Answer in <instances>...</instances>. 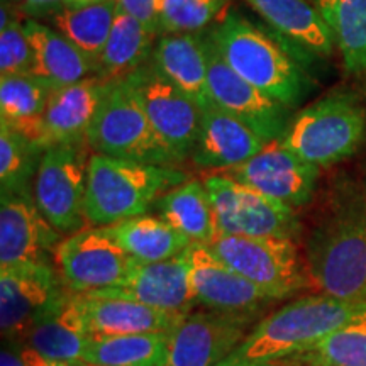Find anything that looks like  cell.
<instances>
[{
	"instance_id": "6da1fadb",
	"label": "cell",
	"mask_w": 366,
	"mask_h": 366,
	"mask_svg": "<svg viewBox=\"0 0 366 366\" xmlns=\"http://www.w3.org/2000/svg\"><path fill=\"white\" fill-rule=\"evenodd\" d=\"M365 312L366 300H342L324 294L305 297L256 324L227 358L283 361L326 340Z\"/></svg>"
},
{
	"instance_id": "7a4b0ae2",
	"label": "cell",
	"mask_w": 366,
	"mask_h": 366,
	"mask_svg": "<svg viewBox=\"0 0 366 366\" xmlns=\"http://www.w3.org/2000/svg\"><path fill=\"white\" fill-rule=\"evenodd\" d=\"M309 283L320 294L366 300V190L347 199L315 229L307 244Z\"/></svg>"
},
{
	"instance_id": "3957f363",
	"label": "cell",
	"mask_w": 366,
	"mask_h": 366,
	"mask_svg": "<svg viewBox=\"0 0 366 366\" xmlns=\"http://www.w3.org/2000/svg\"><path fill=\"white\" fill-rule=\"evenodd\" d=\"M185 182V173L172 167L90 154L85 194L86 222L107 227L144 216L159 197Z\"/></svg>"
},
{
	"instance_id": "277c9868",
	"label": "cell",
	"mask_w": 366,
	"mask_h": 366,
	"mask_svg": "<svg viewBox=\"0 0 366 366\" xmlns=\"http://www.w3.org/2000/svg\"><path fill=\"white\" fill-rule=\"evenodd\" d=\"M209 38L224 61L268 97L292 107L304 97L305 76L300 66L272 34L248 17L229 11Z\"/></svg>"
},
{
	"instance_id": "5b68a950",
	"label": "cell",
	"mask_w": 366,
	"mask_h": 366,
	"mask_svg": "<svg viewBox=\"0 0 366 366\" xmlns=\"http://www.w3.org/2000/svg\"><path fill=\"white\" fill-rule=\"evenodd\" d=\"M365 131L366 114L361 104L351 95L336 94L297 114L280 141L304 162L326 168L351 157Z\"/></svg>"
},
{
	"instance_id": "8992f818",
	"label": "cell",
	"mask_w": 366,
	"mask_h": 366,
	"mask_svg": "<svg viewBox=\"0 0 366 366\" xmlns=\"http://www.w3.org/2000/svg\"><path fill=\"white\" fill-rule=\"evenodd\" d=\"M94 153L129 162L173 163L151 126L139 99L124 80L112 81L86 132Z\"/></svg>"
},
{
	"instance_id": "52a82bcc",
	"label": "cell",
	"mask_w": 366,
	"mask_h": 366,
	"mask_svg": "<svg viewBox=\"0 0 366 366\" xmlns=\"http://www.w3.org/2000/svg\"><path fill=\"white\" fill-rule=\"evenodd\" d=\"M81 143L49 146L41 157L33 183L34 202L61 236L84 229L89 159Z\"/></svg>"
},
{
	"instance_id": "ba28073f",
	"label": "cell",
	"mask_w": 366,
	"mask_h": 366,
	"mask_svg": "<svg viewBox=\"0 0 366 366\" xmlns=\"http://www.w3.org/2000/svg\"><path fill=\"white\" fill-rule=\"evenodd\" d=\"M209 248L273 300L294 295L309 283L290 237L219 234Z\"/></svg>"
},
{
	"instance_id": "9c48e42d",
	"label": "cell",
	"mask_w": 366,
	"mask_h": 366,
	"mask_svg": "<svg viewBox=\"0 0 366 366\" xmlns=\"http://www.w3.org/2000/svg\"><path fill=\"white\" fill-rule=\"evenodd\" d=\"M51 264L0 268V329L4 340L22 341L39 320L56 312L70 295Z\"/></svg>"
},
{
	"instance_id": "30bf717a",
	"label": "cell",
	"mask_w": 366,
	"mask_h": 366,
	"mask_svg": "<svg viewBox=\"0 0 366 366\" xmlns=\"http://www.w3.org/2000/svg\"><path fill=\"white\" fill-rule=\"evenodd\" d=\"M214 210L219 234L294 237L299 221L290 205L249 189L231 177L216 173L204 180Z\"/></svg>"
},
{
	"instance_id": "8fae6325",
	"label": "cell",
	"mask_w": 366,
	"mask_h": 366,
	"mask_svg": "<svg viewBox=\"0 0 366 366\" xmlns=\"http://www.w3.org/2000/svg\"><path fill=\"white\" fill-rule=\"evenodd\" d=\"M143 105L151 126L170 153L173 163L183 162L194 151L202 121V109L148 61L124 79Z\"/></svg>"
},
{
	"instance_id": "7c38bea8",
	"label": "cell",
	"mask_w": 366,
	"mask_h": 366,
	"mask_svg": "<svg viewBox=\"0 0 366 366\" xmlns=\"http://www.w3.org/2000/svg\"><path fill=\"white\" fill-rule=\"evenodd\" d=\"M53 256L59 277L73 294L121 287L134 264L105 227L81 229L65 237Z\"/></svg>"
},
{
	"instance_id": "4fadbf2b",
	"label": "cell",
	"mask_w": 366,
	"mask_h": 366,
	"mask_svg": "<svg viewBox=\"0 0 366 366\" xmlns=\"http://www.w3.org/2000/svg\"><path fill=\"white\" fill-rule=\"evenodd\" d=\"M253 315L190 312L167 334L158 366H217L248 337Z\"/></svg>"
},
{
	"instance_id": "5bb4252c",
	"label": "cell",
	"mask_w": 366,
	"mask_h": 366,
	"mask_svg": "<svg viewBox=\"0 0 366 366\" xmlns=\"http://www.w3.org/2000/svg\"><path fill=\"white\" fill-rule=\"evenodd\" d=\"M205 38H207L209 90L214 105L244 122L267 143L282 139L288 127L285 105L268 97L267 94L237 75L219 54L209 38V33H205Z\"/></svg>"
},
{
	"instance_id": "9a60e30c",
	"label": "cell",
	"mask_w": 366,
	"mask_h": 366,
	"mask_svg": "<svg viewBox=\"0 0 366 366\" xmlns=\"http://www.w3.org/2000/svg\"><path fill=\"white\" fill-rule=\"evenodd\" d=\"M319 170L278 139L267 143L258 154L239 167L222 172V175L290 207H300L312 199Z\"/></svg>"
},
{
	"instance_id": "2e32d148",
	"label": "cell",
	"mask_w": 366,
	"mask_h": 366,
	"mask_svg": "<svg viewBox=\"0 0 366 366\" xmlns=\"http://www.w3.org/2000/svg\"><path fill=\"white\" fill-rule=\"evenodd\" d=\"M92 294L122 297L175 315L190 314L197 304L192 288L190 248L163 262H134L121 287Z\"/></svg>"
},
{
	"instance_id": "e0dca14e",
	"label": "cell",
	"mask_w": 366,
	"mask_h": 366,
	"mask_svg": "<svg viewBox=\"0 0 366 366\" xmlns=\"http://www.w3.org/2000/svg\"><path fill=\"white\" fill-rule=\"evenodd\" d=\"M61 234L41 214L33 195L2 194L0 199V268L48 262Z\"/></svg>"
},
{
	"instance_id": "ac0fdd59",
	"label": "cell",
	"mask_w": 366,
	"mask_h": 366,
	"mask_svg": "<svg viewBox=\"0 0 366 366\" xmlns=\"http://www.w3.org/2000/svg\"><path fill=\"white\" fill-rule=\"evenodd\" d=\"M192 288L197 304L226 314H251L273 299L224 263L205 244L190 246Z\"/></svg>"
},
{
	"instance_id": "d6986e66",
	"label": "cell",
	"mask_w": 366,
	"mask_h": 366,
	"mask_svg": "<svg viewBox=\"0 0 366 366\" xmlns=\"http://www.w3.org/2000/svg\"><path fill=\"white\" fill-rule=\"evenodd\" d=\"M81 327L89 336L170 332L185 315L148 307L136 300L100 294H73Z\"/></svg>"
},
{
	"instance_id": "ffe728a7",
	"label": "cell",
	"mask_w": 366,
	"mask_h": 366,
	"mask_svg": "<svg viewBox=\"0 0 366 366\" xmlns=\"http://www.w3.org/2000/svg\"><path fill=\"white\" fill-rule=\"evenodd\" d=\"M111 84L94 75L76 84L56 86L39 121L44 148L86 141V132Z\"/></svg>"
},
{
	"instance_id": "44dd1931",
	"label": "cell",
	"mask_w": 366,
	"mask_h": 366,
	"mask_svg": "<svg viewBox=\"0 0 366 366\" xmlns=\"http://www.w3.org/2000/svg\"><path fill=\"white\" fill-rule=\"evenodd\" d=\"M267 141L217 105L202 111L190 158L204 170L226 172L239 167L264 148Z\"/></svg>"
},
{
	"instance_id": "7402d4cb",
	"label": "cell",
	"mask_w": 366,
	"mask_h": 366,
	"mask_svg": "<svg viewBox=\"0 0 366 366\" xmlns=\"http://www.w3.org/2000/svg\"><path fill=\"white\" fill-rule=\"evenodd\" d=\"M149 61L202 111L212 107L205 33L162 34Z\"/></svg>"
},
{
	"instance_id": "603a6c76",
	"label": "cell",
	"mask_w": 366,
	"mask_h": 366,
	"mask_svg": "<svg viewBox=\"0 0 366 366\" xmlns=\"http://www.w3.org/2000/svg\"><path fill=\"white\" fill-rule=\"evenodd\" d=\"M297 49L326 58L336 46L319 9L309 0H244Z\"/></svg>"
},
{
	"instance_id": "cb8c5ba5",
	"label": "cell",
	"mask_w": 366,
	"mask_h": 366,
	"mask_svg": "<svg viewBox=\"0 0 366 366\" xmlns=\"http://www.w3.org/2000/svg\"><path fill=\"white\" fill-rule=\"evenodd\" d=\"M24 31L34 51L33 73L53 86L71 85L99 75L97 63L54 27L27 19L24 21Z\"/></svg>"
},
{
	"instance_id": "d4e9b609",
	"label": "cell",
	"mask_w": 366,
	"mask_h": 366,
	"mask_svg": "<svg viewBox=\"0 0 366 366\" xmlns=\"http://www.w3.org/2000/svg\"><path fill=\"white\" fill-rule=\"evenodd\" d=\"M158 217L175 227L192 244H212L219 236L216 210L204 182L190 180L157 200Z\"/></svg>"
},
{
	"instance_id": "484cf974",
	"label": "cell",
	"mask_w": 366,
	"mask_h": 366,
	"mask_svg": "<svg viewBox=\"0 0 366 366\" xmlns=\"http://www.w3.org/2000/svg\"><path fill=\"white\" fill-rule=\"evenodd\" d=\"M53 86L49 81L34 75L2 76L0 80V119L7 122L12 129L31 141L36 148L44 149L41 136V117L51 97Z\"/></svg>"
},
{
	"instance_id": "4316f807",
	"label": "cell",
	"mask_w": 366,
	"mask_h": 366,
	"mask_svg": "<svg viewBox=\"0 0 366 366\" xmlns=\"http://www.w3.org/2000/svg\"><path fill=\"white\" fill-rule=\"evenodd\" d=\"M119 246L137 263L170 259L189 249L192 242L162 217L137 216L105 227Z\"/></svg>"
},
{
	"instance_id": "83f0119b",
	"label": "cell",
	"mask_w": 366,
	"mask_h": 366,
	"mask_svg": "<svg viewBox=\"0 0 366 366\" xmlns=\"http://www.w3.org/2000/svg\"><path fill=\"white\" fill-rule=\"evenodd\" d=\"M73 294L56 312L39 320L27 332L24 345L54 363H84L90 336L81 327L80 315L73 304Z\"/></svg>"
},
{
	"instance_id": "f1b7e54d",
	"label": "cell",
	"mask_w": 366,
	"mask_h": 366,
	"mask_svg": "<svg viewBox=\"0 0 366 366\" xmlns=\"http://www.w3.org/2000/svg\"><path fill=\"white\" fill-rule=\"evenodd\" d=\"M154 36L144 24L119 9L99 61V75L109 81L124 80L151 59Z\"/></svg>"
},
{
	"instance_id": "f546056e",
	"label": "cell",
	"mask_w": 366,
	"mask_h": 366,
	"mask_svg": "<svg viewBox=\"0 0 366 366\" xmlns=\"http://www.w3.org/2000/svg\"><path fill=\"white\" fill-rule=\"evenodd\" d=\"M345 68L366 80V0H315Z\"/></svg>"
},
{
	"instance_id": "4dcf8cb0",
	"label": "cell",
	"mask_w": 366,
	"mask_h": 366,
	"mask_svg": "<svg viewBox=\"0 0 366 366\" xmlns=\"http://www.w3.org/2000/svg\"><path fill=\"white\" fill-rule=\"evenodd\" d=\"M119 11L117 0L65 7L53 16V27L99 65Z\"/></svg>"
},
{
	"instance_id": "1f68e13d",
	"label": "cell",
	"mask_w": 366,
	"mask_h": 366,
	"mask_svg": "<svg viewBox=\"0 0 366 366\" xmlns=\"http://www.w3.org/2000/svg\"><path fill=\"white\" fill-rule=\"evenodd\" d=\"M167 334L90 336L84 363L94 366H158L167 350Z\"/></svg>"
},
{
	"instance_id": "d6a6232c",
	"label": "cell",
	"mask_w": 366,
	"mask_h": 366,
	"mask_svg": "<svg viewBox=\"0 0 366 366\" xmlns=\"http://www.w3.org/2000/svg\"><path fill=\"white\" fill-rule=\"evenodd\" d=\"M299 366H366V312L309 350L283 360Z\"/></svg>"
},
{
	"instance_id": "836d02e7",
	"label": "cell",
	"mask_w": 366,
	"mask_h": 366,
	"mask_svg": "<svg viewBox=\"0 0 366 366\" xmlns=\"http://www.w3.org/2000/svg\"><path fill=\"white\" fill-rule=\"evenodd\" d=\"M44 151L27 141L12 129L7 122L0 121V189L2 194L33 195L31 183H34L41 157Z\"/></svg>"
},
{
	"instance_id": "e575fe53",
	"label": "cell",
	"mask_w": 366,
	"mask_h": 366,
	"mask_svg": "<svg viewBox=\"0 0 366 366\" xmlns=\"http://www.w3.org/2000/svg\"><path fill=\"white\" fill-rule=\"evenodd\" d=\"M34 51L17 12L2 2V22H0V75H24L33 73Z\"/></svg>"
},
{
	"instance_id": "d590c367",
	"label": "cell",
	"mask_w": 366,
	"mask_h": 366,
	"mask_svg": "<svg viewBox=\"0 0 366 366\" xmlns=\"http://www.w3.org/2000/svg\"><path fill=\"white\" fill-rule=\"evenodd\" d=\"M227 0H164L162 34L200 33L226 6Z\"/></svg>"
},
{
	"instance_id": "8d00e7d4",
	"label": "cell",
	"mask_w": 366,
	"mask_h": 366,
	"mask_svg": "<svg viewBox=\"0 0 366 366\" xmlns=\"http://www.w3.org/2000/svg\"><path fill=\"white\" fill-rule=\"evenodd\" d=\"M119 9L144 24L154 36L162 29V14L164 0H117Z\"/></svg>"
},
{
	"instance_id": "74e56055",
	"label": "cell",
	"mask_w": 366,
	"mask_h": 366,
	"mask_svg": "<svg viewBox=\"0 0 366 366\" xmlns=\"http://www.w3.org/2000/svg\"><path fill=\"white\" fill-rule=\"evenodd\" d=\"M21 9L34 17L54 16L66 7V0H21Z\"/></svg>"
},
{
	"instance_id": "f35d334b",
	"label": "cell",
	"mask_w": 366,
	"mask_h": 366,
	"mask_svg": "<svg viewBox=\"0 0 366 366\" xmlns=\"http://www.w3.org/2000/svg\"><path fill=\"white\" fill-rule=\"evenodd\" d=\"M0 366H26L21 351H14L11 347H4L0 355Z\"/></svg>"
},
{
	"instance_id": "ab89813d",
	"label": "cell",
	"mask_w": 366,
	"mask_h": 366,
	"mask_svg": "<svg viewBox=\"0 0 366 366\" xmlns=\"http://www.w3.org/2000/svg\"><path fill=\"white\" fill-rule=\"evenodd\" d=\"M217 366H287V365H283L282 361H239V360L226 358Z\"/></svg>"
},
{
	"instance_id": "60d3db41",
	"label": "cell",
	"mask_w": 366,
	"mask_h": 366,
	"mask_svg": "<svg viewBox=\"0 0 366 366\" xmlns=\"http://www.w3.org/2000/svg\"><path fill=\"white\" fill-rule=\"evenodd\" d=\"M95 2H100V0H66V7H81Z\"/></svg>"
},
{
	"instance_id": "b9f144b4",
	"label": "cell",
	"mask_w": 366,
	"mask_h": 366,
	"mask_svg": "<svg viewBox=\"0 0 366 366\" xmlns=\"http://www.w3.org/2000/svg\"><path fill=\"white\" fill-rule=\"evenodd\" d=\"M54 366H80V365H73V363H56Z\"/></svg>"
},
{
	"instance_id": "7bdbcfd3",
	"label": "cell",
	"mask_w": 366,
	"mask_h": 366,
	"mask_svg": "<svg viewBox=\"0 0 366 366\" xmlns=\"http://www.w3.org/2000/svg\"><path fill=\"white\" fill-rule=\"evenodd\" d=\"M80 366H94V365H86V363H80Z\"/></svg>"
},
{
	"instance_id": "ee69618b",
	"label": "cell",
	"mask_w": 366,
	"mask_h": 366,
	"mask_svg": "<svg viewBox=\"0 0 366 366\" xmlns=\"http://www.w3.org/2000/svg\"><path fill=\"white\" fill-rule=\"evenodd\" d=\"M365 190H366V189H365Z\"/></svg>"
}]
</instances>
